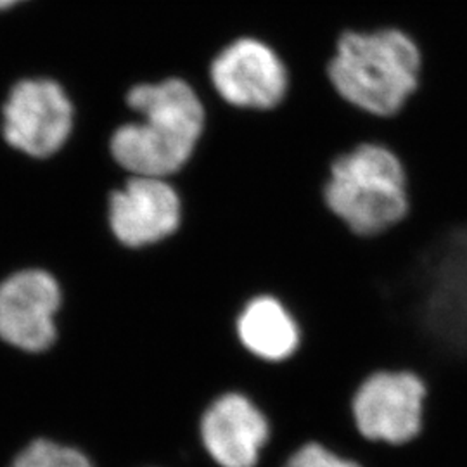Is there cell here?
<instances>
[{
    "instance_id": "obj_1",
    "label": "cell",
    "mask_w": 467,
    "mask_h": 467,
    "mask_svg": "<svg viewBox=\"0 0 467 467\" xmlns=\"http://www.w3.org/2000/svg\"><path fill=\"white\" fill-rule=\"evenodd\" d=\"M129 106L142 119L121 125L111 137V154L132 175L167 179L189 161L204 129V108L181 78L135 85Z\"/></svg>"
},
{
    "instance_id": "obj_2",
    "label": "cell",
    "mask_w": 467,
    "mask_h": 467,
    "mask_svg": "<svg viewBox=\"0 0 467 467\" xmlns=\"http://www.w3.org/2000/svg\"><path fill=\"white\" fill-rule=\"evenodd\" d=\"M322 200L351 234L381 235L410 212L407 168L391 148L360 142L329 163Z\"/></svg>"
},
{
    "instance_id": "obj_3",
    "label": "cell",
    "mask_w": 467,
    "mask_h": 467,
    "mask_svg": "<svg viewBox=\"0 0 467 467\" xmlns=\"http://www.w3.org/2000/svg\"><path fill=\"white\" fill-rule=\"evenodd\" d=\"M420 52L399 30L347 34L337 42L329 78L341 98L376 117L395 115L416 90Z\"/></svg>"
},
{
    "instance_id": "obj_4",
    "label": "cell",
    "mask_w": 467,
    "mask_h": 467,
    "mask_svg": "<svg viewBox=\"0 0 467 467\" xmlns=\"http://www.w3.org/2000/svg\"><path fill=\"white\" fill-rule=\"evenodd\" d=\"M428 384L410 368H379L366 376L351 397V418L368 443L403 447L424 428Z\"/></svg>"
},
{
    "instance_id": "obj_5",
    "label": "cell",
    "mask_w": 467,
    "mask_h": 467,
    "mask_svg": "<svg viewBox=\"0 0 467 467\" xmlns=\"http://www.w3.org/2000/svg\"><path fill=\"white\" fill-rule=\"evenodd\" d=\"M2 134L9 146L34 158H49L67 144L73 104L49 78L17 82L2 109Z\"/></svg>"
},
{
    "instance_id": "obj_6",
    "label": "cell",
    "mask_w": 467,
    "mask_h": 467,
    "mask_svg": "<svg viewBox=\"0 0 467 467\" xmlns=\"http://www.w3.org/2000/svg\"><path fill=\"white\" fill-rule=\"evenodd\" d=\"M61 287L49 272L21 270L0 284V337L19 350H47L56 339Z\"/></svg>"
},
{
    "instance_id": "obj_7",
    "label": "cell",
    "mask_w": 467,
    "mask_h": 467,
    "mask_svg": "<svg viewBox=\"0 0 467 467\" xmlns=\"http://www.w3.org/2000/svg\"><path fill=\"white\" fill-rule=\"evenodd\" d=\"M220 98L237 108L270 109L287 90V69L267 44L241 38L227 46L210 67Z\"/></svg>"
},
{
    "instance_id": "obj_8",
    "label": "cell",
    "mask_w": 467,
    "mask_h": 467,
    "mask_svg": "<svg viewBox=\"0 0 467 467\" xmlns=\"http://www.w3.org/2000/svg\"><path fill=\"white\" fill-rule=\"evenodd\" d=\"M181 198L167 179L132 175L109 200V223L118 241L130 248L154 244L181 223Z\"/></svg>"
},
{
    "instance_id": "obj_9",
    "label": "cell",
    "mask_w": 467,
    "mask_h": 467,
    "mask_svg": "<svg viewBox=\"0 0 467 467\" xmlns=\"http://www.w3.org/2000/svg\"><path fill=\"white\" fill-rule=\"evenodd\" d=\"M270 434L267 416L241 393L222 395L201 420L202 445L222 467L256 466Z\"/></svg>"
},
{
    "instance_id": "obj_10",
    "label": "cell",
    "mask_w": 467,
    "mask_h": 467,
    "mask_svg": "<svg viewBox=\"0 0 467 467\" xmlns=\"http://www.w3.org/2000/svg\"><path fill=\"white\" fill-rule=\"evenodd\" d=\"M237 334L246 350L270 364H285L303 345V327L283 300L262 295L248 301L237 318Z\"/></svg>"
},
{
    "instance_id": "obj_11",
    "label": "cell",
    "mask_w": 467,
    "mask_h": 467,
    "mask_svg": "<svg viewBox=\"0 0 467 467\" xmlns=\"http://www.w3.org/2000/svg\"><path fill=\"white\" fill-rule=\"evenodd\" d=\"M11 467H92L84 453L49 440L32 441Z\"/></svg>"
},
{
    "instance_id": "obj_12",
    "label": "cell",
    "mask_w": 467,
    "mask_h": 467,
    "mask_svg": "<svg viewBox=\"0 0 467 467\" xmlns=\"http://www.w3.org/2000/svg\"><path fill=\"white\" fill-rule=\"evenodd\" d=\"M281 467H366L360 461L348 457L333 447L308 440L289 451Z\"/></svg>"
},
{
    "instance_id": "obj_13",
    "label": "cell",
    "mask_w": 467,
    "mask_h": 467,
    "mask_svg": "<svg viewBox=\"0 0 467 467\" xmlns=\"http://www.w3.org/2000/svg\"><path fill=\"white\" fill-rule=\"evenodd\" d=\"M19 2H25V0H0V11H5L9 7H15Z\"/></svg>"
}]
</instances>
